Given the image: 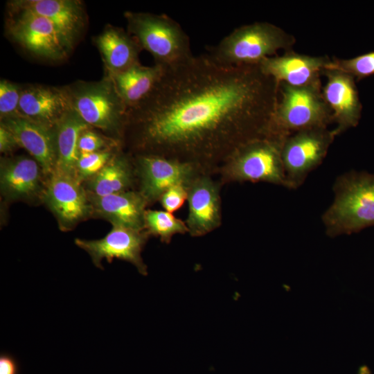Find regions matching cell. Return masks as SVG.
<instances>
[{
	"label": "cell",
	"mask_w": 374,
	"mask_h": 374,
	"mask_svg": "<svg viewBox=\"0 0 374 374\" xmlns=\"http://www.w3.org/2000/svg\"><path fill=\"white\" fill-rule=\"evenodd\" d=\"M12 10H26L52 21L72 45L84 26V12L76 0H20L11 3Z\"/></svg>",
	"instance_id": "19"
},
{
	"label": "cell",
	"mask_w": 374,
	"mask_h": 374,
	"mask_svg": "<svg viewBox=\"0 0 374 374\" xmlns=\"http://www.w3.org/2000/svg\"><path fill=\"white\" fill-rule=\"evenodd\" d=\"M89 128L72 109L55 125L56 170L76 177V165L80 156L78 140L81 133ZM78 179V178H77Z\"/></svg>",
	"instance_id": "23"
},
{
	"label": "cell",
	"mask_w": 374,
	"mask_h": 374,
	"mask_svg": "<svg viewBox=\"0 0 374 374\" xmlns=\"http://www.w3.org/2000/svg\"><path fill=\"white\" fill-rule=\"evenodd\" d=\"M114 157L109 150L80 154L76 165V177L80 181L96 175Z\"/></svg>",
	"instance_id": "27"
},
{
	"label": "cell",
	"mask_w": 374,
	"mask_h": 374,
	"mask_svg": "<svg viewBox=\"0 0 374 374\" xmlns=\"http://www.w3.org/2000/svg\"><path fill=\"white\" fill-rule=\"evenodd\" d=\"M17 15L11 22V36L31 53L51 60L66 57L72 45L50 20L33 12L14 10Z\"/></svg>",
	"instance_id": "9"
},
{
	"label": "cell",
	"mask_w": 374,
	"mask_h": 374,
	"mask_svg": "<svg viewBox=\"0 0 374 374\" xmlns=\"http://www.w3.org/2000/svg\"><path fill=\"white\" fill-rule=\"evenodd\" d=\"M71 108L66 89L44 85L21 89L19 115L54 127Z\"/></svg>",
	"instance_id": "17"
},
{
	"label": "cell",
	"mask_w": 374,
	"mask_h": 374,
	"mask_svg": "<svg viewBox=\"0 0 374 374\" xmlns=\"http://www.w3.org/2000/svg\"><path fill=\"white\" fill-rule=\"evenodd\" d=\"M136 162L139 193L147 203L159 200L168 189L175 185L188 186L196 177L203 175L189 163L156 155H138Z\"/></svg>",
	"instance_id": "10"
},
{
	"label": "cell",
	"mask_w": 374,
	"mask_h": 374,
	"mask_svg": "<svg viewBox=\"0 0 374 374\" xmlns=\"http://www.w3.org/2000/svg\"><path fill=\"white\" fill-rule=\"evenodd\" d=\"M107 141L101 135L89 129L83 131L78 140V151L80 154L91 153L105 150Z\"/></svg>",
	"instance_id": "30"
},
{
	"label": "cell",
	"mask_w": 374,
	"mask_h": 374,
	"mask_svg": "<svg viewBox=\"0 0 374 374\" xmlns=\"http://www.w3.org/2000/svg\"><path fill=\"white\" fill-rule=\"evenodd\" d=\"M334 199L321 221L330 238L350 235L374 226V173L349 171L332 185Z\"/></svg>",
	"instance_id": "2"
},
{
	"label": "cell",
	"mask_w": 374,
	"mask_h": 374,
	"mask_svg": "<svg viewBox=\"0 0 374 374\" xmlns=\"http://www.w3.org/2000/svg\"><path fill=\"white\" fill-rule=\"evenodd\" d=\"M44 199L62 229H69L92 208L89 196L75 177L55 170L50 175Z\"/></svg>",
	"instance_id": "12"
},
{
	"label": "cell",
	"mask_w": 374,
	"mask_h": 374,
	"mask_svg": "<svg viewBox=\"0 0 374 374\" xmlns=\"http://www.w3.org/2000/svg\"><path fill=\"white\" fill-rule=\"evenodd\" d=\"M294 37L267 21L241 26L225 36L217 44L207 48V53L226 66L258 65L267 57L281 50H289Z\"/></svg>",
	"instance_id": "3"
},
{
	"label": "cell",
	"mask_w": 374,
	"mask_h": 374,
	"mask_svg": "<svg viewBox=\"0 0 374 374\" xmlns=\"http://www.w3.org/2000/svg\"><path fill=\"white\" fill-rule=\"evenodd\" d=\"M278 91L269 132L289 136L305 129L328 127L332 121L321 87H292L281 82Z\"/></svg>",
	"instance_id": "6"
},
{
	"label": "cell",
	"mask_w": 374,
	"mask_h": 374,
	"mask_svg": "<svg viewBox=\"0 0 374 374\" xmlns=\"http://www.w3.org/2000/svg\"><path fill=\"white\" fill-rule=\"evenodd\" d=\"M92 208L113 226L136 231L145 228L147 202L139 192L125 190L106 196H89Z\"/></svg>",
	"instance_id": "18"
},
{
	"label": "cell",
	"mask_w": 374,
	"mask_h": 374,
	"mask_svg": "<svg viewBox=\"0 0 374 374\" xmlns=\"http://www.w3.org/2000/svg\"><path fill=\"white\" fill-rule=\"evenodd\" d=\"M220 186L211 175H199L188 186V215L186 221L192 236L204 235L221 224Z\"/></svg>",
	"instance_id": "14"
},
{
	"label": "cell",
	"mask_w": 374,
	"mask_h": 374,
	"mask_svg": "<svg viewBox=\"0 0 374 374\" xmlns=\"http://www.w3.org/2000/svg\"><path fill=\"white\" fill-rule=\"evenodd\" d=\"M188 197V186L177 184L168 189L160 197L165 211L173 213L179 209Z\"/></svg>",
	"instance_id": "29"
},
{
	"label": "cell",
	"mask_w": 374,
	"mask_h": 374,
	"mask_svg": "<svg viewBox=\"0 0 374 374\" xmlns=\"http://www.w3.org/2000/svg\"><path fill=\"white\" fill-rule=\"evenodd\" d=\"M40 168L36 160L24 156L3 161L0 174L2 193L11 199L31 197L39 188Z\"/></svg>",
	"instance_id": "21"
},
{
	"label": "cell",
	"mask_w": 374,
	"mask_h": 374,
	"mask_svg": "<svg viewBox=\"0 0 374 374\" xmlns=\"http://www.w3.org/2000/svg\"><path fill=\"white\" fill-rule=\"evenodd\" d=\"M19 147L13 133L3 123L0 125V151L2 153L9 152Z\"/></svg>",
	"instance_id": "31"
},
{
	"label": "cell",
	"mask_w": 374,
	"mask_h": 374,
	"mask_svg": "<svg viewBox=\"0 0 374 374\" xmlns=\"http://www.w3.org/2000/svg\"><path fill=\"white\" fill-rule=\"evenodd\" d=\"M165 69L159 64L152 66L139 62L129 69L108 76L127 107L132 109L145 101L161 80Z\"/></svg>",
	"instance_id": "20"
},
{
	"label": "cell",
	"mask_w": 374,
	"mask_h": 374,
	"mask_svg": "<svg viewBox=\"0 0 374 374\" xmlns=\"http://www.w3.org/2000/svg\"><path fill=\"white\" fill-rule=\"evenodd\" d=\"M279 84L259 65L226 66L207 53L165 69L150 96L128 110L140 154L219 173L240 147L269 132Z\"/></svg>",
	"instance_id": "1"
},
{
	"label": "cell",
	"mask_w": 374,
	"mask_h": 374,
	"mask_svg": "<svg viewBox=\"0 0 374 374\" xmlns=\"http://www.w3.org/2000/svg\"><path fill=\"white\" fill-rule=\"evenodd\" d=\"M327 69L345 72L358 80L374 74V51L349 59L333 58Z\"/></svg>",
	"instance_id": "26"
},
{
	"label": "cell",
	"mask_w": 374,
	"mask_h": 374,
	"mask_svg": "<svg viewBox=\"0 0 374 374\" xmlns=\"http://www.w3.org/2000/svg\"><path fill=\"white\" fill-rule=\"evenodd\" d=\"M21 89L6 80L0 82L1 120L19 115Z\"/></svg>",
	"instance_id": "28"
},
{
	"label": "cell",
	"mask_w": 374,
	"mask_h": 374,
	"mask_svg": "<svg viewBox=\"0 0 374 374\" xmlns=\"http://www.w3.org/2000/svg\"><path fill=\"white\" fill-rule=\"evenodd\" d=\"M109 75L123 71L139 63L141 47L123 29L109 27L96 40Z\"/></svg>",
	"instance_id": "22"
},
{
	"label": "cell",
	"mask_w": 374,
	"mask_h": 374,
	"mask_svg": "<svg viewBox=\"0 0 374 374\" xmlns=\"http://www.w3.org/2000/svg\"><path fill=\"white\" fill-rule=\"evenodd\" d=\"M145 241L146 235L143 231L113 226L112 230L101 239L87 240L76 238L75 244L89 254L97 267L103 269L101 261L103 259L110 262L114 258H117L131 262L139 273L147 275V267L141 255Z\"/></svg>",
	"instance_id": "11"
},
{
	"label": "cell",
	"mask_w": 374,
	"mask_h": 374,
	"mask_svg": "<svg viewBox=\"0 0 374 374\" xmlns=\"http://www.w3.org/2000/svg\"><path fill=\"white\" fill-rule=\"evenodd\" d=\"M1 121L13 133L19 147L25 148L32 155L45 175H51L56 166L55 127L20 115Z\"/></svg>",
	"instance_id": "16"
},
{
	"label": "cell",
	"mask_w": 374,
	"mask_h": 374,
	"mask_svg": "<svg viewBox=\"0 0 374 374\" xmlns=\"http://www.w3.org/2000/svg\"><path fill=\"white\" fill-rule=\"evenodd\" d=\"M17 365L10 355L1 354L0 357V374H17Z\"/></svg>",
	"instance_id": "32"
},
{
	"label": "cell",
	"mask_w": 374,
	"mask_h": 374,
	"mask_svg": "<svg viewBox=\"0 0 374 374\" xmlns=\"http://www.w3.org/2000/svg\"><path fill=\"white\" fill-rule=\"evenodd\" d=\"M71 108L89 126L114 132L126 125L128 109L108 78L66 89Z\"/></svg>",
	"instance_id": "7"
},
{
	"label": "cell",
	"mask_w": 374,
	"mask_h": 374,
	"mask_svg": "<svg viewBox=\"0 0 374 374\" xmlns=\"http://www.w3.org/2000/svg\"><path fill=\"white\" fill-rule=\"evenodd\" d=\"M328 56H311L292 51L267 57L258 65L278 84L292 87H321L320 75L331 62Z\"/></svg>",
	"instance_id": "15"
},
{
	"label": "cell",
	"mask_w": 374,
	"mask_h": 374,
	"mask_svg": "<svg viewBox=\"0 0 374 374\" xmlns=\"http://www.w3.org/2000/svg\"><path fill=\"white\" fill-rule=\"evenodd\" d=\"M357 374H371V372L367 366L363 365L359 367Z\"/></svg>",
	"instance_id": "33"
},
{
	"label": "cell",
	"mask_w": 374,
	"mask_h": 374,
	"mask_svg": "<svg viewBox=\"0 0 374 374\" xmlns=\"http://www.w3.org/2000/svg\"><path fill=\"white\" fill-rule=\"evenodd\" d=\"M132 181L128 159L123 155H117L89 179L88 188L91 195L102 197L127 190Z\"/></svg>",
	"instance_id": "24"
},
{
	"label": "cell",
	"mask_w": 374,
	"mask_h": 374,
	"mask_svg": "<svg viewBox=\"0 0 374 374\" xmlns=\"http://www.w3.org/2000/svg\"><path fill=\"white\" fill-rule=\"evenodd\" d=\"M145 224L150 233L160 237L163 242L167 243L170 242L174 235L188 232L186 222L166 211H146Z\"/></svg>",
	"instance_id": "25"
},
{
	"label": "cell",
	"mask_w": 374,
	"mask_h": 374,
	"mask_svg": "<svg viewBox=\"0 0 374 374\" xmlns=\"http://www.w3.org/2000/svg\"><path fill=\"white\" fill-rule=\"evenodd\" d=\"M323 74L326 76V82L322 95L332 112V121L336 123L332 131L337 136L357 126L362 105L352 75L334 69H325Z\"/></svg>",
	"instance_id": "13"
},
{
	"label": "cell",
	"mask_w": 374,
	"mask_h": 374,
	"mask_svg": "<svg viewBox=\"0 0 374 374\" xmlns=\"http://www.w3.org/2000/svg\"><path fill=\"white\" fill-rule=\"evenodd\" d=\"M287 137L269 132L244 144L221 168L222 181L267 182L287 188L282 159Z\"/></svg>",
	"instance_id": "5"
},
{
	"label": "cell",
	"mask_w": 374,
	"mask_h": 374,
	"mask_svg": "<svg viewBox=\"0 0 374 374\" xmlns=\"http://www.w3.org/2000/svg\"><path fill=\"white\" fill-rule=\"evenodd\" d=\"M335 137L332 130L314 127L294 132L285 139L282 159L288 189L303 184L322 163Z\"/></svg>",
	"instance_id": "8"
},
{
	"label": "cell",
	"mask_w": 374,
	"mask_h": 374,
	"mask_svg": "<svg viewBox=\"0 0 374 374\" xmlns=\"http://www.w3.org/2000/svg\"><path fill=\"white\" fill-rule=\"evenodd\" d=\"M125 17L129 33L141 48L153 56L156 64L166 69L182 64L194 55L188 35L169 16L129 11Z\"/></svg>",
	"instance_id": "4"
}]
</instances>
